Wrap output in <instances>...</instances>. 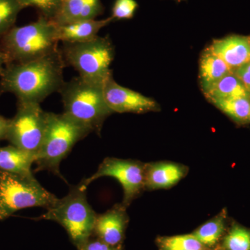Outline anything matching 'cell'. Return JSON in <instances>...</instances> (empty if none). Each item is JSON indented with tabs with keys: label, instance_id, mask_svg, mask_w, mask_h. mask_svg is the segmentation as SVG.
Wrapping results in <instances>:
<instances>
[{
	"label": "cell",
	"instance_id": "277c9868",
	"mask_svg": "<svg viewBox=\"0 0 250 250\" xmlns=\"http://www.w3.org/2000/svg\"><path fill=\"white\" fill-rule=\"evenodd\" d=\"M91 133L83 125L65 113L48 112L45 134L37 154L34 172L48 171L66 182L60 172V164L77 143Z\"/></svg>",
	"mask_w": 250,
	"mask_h": 250
},
{
	"label": "cell",
	"instance_id": "2e32d148",
	"mask_svg": "<svg viewBox=\"0 0 250 250\" xmlns=\"http://www.w3.org/2000/svg\"><path fill=\"white\" fill-rule=\"evenodd\" d=\"M36 161V156L11 145L0 147V170L31 175L34 174L31 167Z\"/></svg>",
	"mask_w": 250,
	"mask_h": 250
},
{
	"label": "cell",
	"instance_id": "9c48e42d",
	"mask_svg": "<svg viewBox=\"0 0 250 250\" xmlns=\"http://www.w3.org/2000/svg\"><path fill=\"white\" fill-rule=\"evenodd\" d=\"M103 177H113L121 184L124 192L122 205L127 208L146 189V164L131 159L106 158L98 170L82 182L88 187L94 181Z\"/></svg>",
	"mask_w": 250,
	"mask_h": 250
},
{
	"label": "cell",
	"instance_id": "7a4b0ae2",
	"mask_svg": "<svg viewBox=\"0 0 250 250\" xmlns=\"http://www.w3.org/2000/svg\"><path fill=\"white\" fill-rule=\"evenodd\" d=\"M57 33V25L41 15L35 22L13 27L0 39V50L8 64L32 62L58 50Z\"/></svg>",
	"mask_w": 250,
	"mask_h": 250
},
{
	"label": "cell",
	"instance_id": "603a6c76",
	"mask_svg": "<svg viewBox=\"0 0 250 250\" xmlns=\"http://www.w3.org/2000/svg\"><path fill=\"white\" fill-rule=\"evenodd\" d=\"M24 9L18 0H0V39L15 27L18 14Z\"/></svg>",
	"mask_w": 250,
	"mask_h": 250
},
{
	"label": "cell",
	"instance_id": "6da1fadb",
	"mask_svg": "<svg viewBox=\"0 0 250 250\" xmlns=\"http://www.w3.org/2000/svg\"><path fill=\"white\" fill-rule=\"evenodd\" d=\"M65 66L61 49L32 62L7 64L0 77V95L12 93L18 103L41 104L62 88Z\"/></svg>",
	"mask_w": 250,
	"mask_h": 250
},
{
	"label": "cell",
	"instance_id": "ba28073f",
	"mask_svg": "<svg viewBox=\"0 0 250 250\" xmlns=\"http://www.w3.org/2000/svg\"><path fill=\"white\" fill-rule=\"evenodd\" d=\"M47 113L40 104L18 103L17 111L10 119L6 136L10 145L37 158L45 134Z\"/></svg>",
	"mask_w": 250,
	"mask_h": 250
},
{
	"label": "cell",
	"instance_id": "ffe728a7",
	"mask_svg": "<svg viewBox=\"0 0 250 250\" xmlns=\"http://www.w3.org/2000/svg\"><path fill=\"white\" fill-rule=\"evenodd\" d=\"M211 103L238 125L250 123V98L215 100Z\"/></svg>",
	"mask_w": 250,
	"mask_h": 250
},
{
	"label": "cell",
	"instance_id": "5bb4252c",
	"mask_svg": "<svg viewBox=\"0 0 250 250\" xmlns=\"http://www.w3.org/2000/svg\"><path fill=\"white\" fill-rule=\"evenodd\" d=\"M185 166L172 162L146 164V188L166 189L173 187L187 174Z\"/></svg>",
	"mask_w": 250,
	"mask_h": 250
},
{
	"label": "cell",
	"instance_id": "30bf717a",
	"mask_svg": "<svg viewBox=\"0 0 250 250\" xmlns=\"http://www.w3.org/2000/svg\"><path fill=\"white\" fill-rule=\"evenodd\" d=\"M103 91L106 104L113 113H145L160 109L153 99L122 86L113 76L105 82Z\"/></svg>",
	"mask_w": 250,
	"mask_h": 250
},
{
	"label": "cell",
	"instance_id": "4dcf8cb0",
	"mask_svg": "<svg viewBox=\"0 0 250 250\" xmlns=\"http://www.w3.org/2000/svg\"><path fill=\"white\" fill-rule=\"evenodd\" d=\"M62 1H66V0H62Z\"/></svg>",
	"mask_w": 250,
	"mask_h": 250
},
{
	"label": "cell",
	"instance_id": "cb8c5ba5",
	"mask_svg": "<svg viewBox=\"0 0 250 250\" xmlns=\"http://www.w3.org/2000/svg\"><path fill=\"white\" fill-rule=\"evenodd\" d=\"M23 7L32 6L41 12V16L52 20L58 12L62 4V0H18Z\"/></svg>",
	"mask_w": 250,
	"mask_h": 250
},
{
	"label": "cell",
	"instance_id": "4fadbf2b",
	"mask_svg": "<svg viewBox=\"0 0 250 250\" xmlns=\"http://www.w3.org/2000/svg\"><path fill=\"white\" fill-rule=\"evenodd\" d=\"M104 9L101 0H66L62 1L58 12L51 21L60 26L93 20L103 14Z\"/></svg>",
	"mask_w": 250,
	"mask_h": 250
},
{
	"label": "cell",
	"instance_id": "52a82bcc",
	"mask_svg": "<svg viewBox=\"0 0 250 250\" xmlns=\"http://www.w3.org/2000/svg\"><path fill=\"white\" fill-rule=\"evenodd\" d=\"M59 198L36 180L34 174L11 173L0 170V220L29 207L49 208Z\"/></svg>",
	"mask_w": 250,
	"mask_h": 250
},
{
	"label": "cell",
	"instance_id": "484cf974",
	"mask_svg": "<svg viewBox=\"0 0 250 250\" xmlns=\"http://www.w3.org/2000/svg\"><path fill=\"white\" fill-rule=\"evenodd\" d=\"M77 250H124L123 246L113 247L92 236L86 243Z\"/></svg>",
	"mask_w": 250,
	"mask_h": 250
},
{
	"label": "cell",
	"instance_id": "8fae6325",
	"mask_svg": "<svg viewBox=\"0 0 250 250\" xmlns=\"http://www.w3.org/2000/svg\"><path fill=\"white\" fill-rule=\"evenodd\" d=\"M126 209V207L121 204L115 205L103 214H98L93 236L111 246H123L129 223Z\"/></svg>",
	"mask_w": 250,
	"mask_h": 250
},
{
	"label": "cell",
	"instance_id": "ac0fdd59",
	"mask_svg": "<svg viewBox=\"0 0 250 250\" xmlns=\"http://www.w3.org/2000/svg\"><path fill=\"white\" fill-rule=\"evenodd\" d=\"M211 102L238 98H250V93L233 72L224 77L203 92Z\"/></svg>",
	"mask_w": 250,
	"mask_h": 250
},
{
	"label": "cell",
	"instance_id": "8992f818",
	"mask_svg": "<svg viewBox=\"0 0 250 250\" xmlns=\"http://www.w3.org/2000/svg\"><path fill=\"white\" fill-rule=\"evenodd\" d=\"M61 52L65 65L73 67L84 80L104 85L112 76L110 66L114 47L107 37L98 36L86 42L63 43Z\"/></svg>",
	"mask_w": 250,
	"mask_h": 250
},
{
	"label": "cell",
	"instance_id": "e0dca14e",
	"mask_svg": "<svg viewBox=\"0 0 250 250\" xmlns=\"http://www.w3.org/2000/svg\"><path fill=\"white\" fill-rule=\"evenodd\" d=\"M231 69L220 57L212 53L208 48L202 54L200 60V85L202 92L224 77L232 73Z\"/></svg>",
	"mask_w": 250,
	"mask_h": 250
},
{
	"label": "cell",
	"instance_id": "5b68a950",
	"mask_svg": "<svg viewBox=\"0 0 250 250\" xmlns=\"http://www.w3.org/2000/svg\"><path fill=\"white\" fill-rule=\"evenodd\" d=\"M86 189L82 182L72 186L67 195L58 199L45 214L36 219L52 220L62 225L77 249L93 236L98 215L87 200Z\"/></svg>",
	"mask_w": 250,
	"mask_h": 250
},
{
	"label": "cell",
	"instance_id": "d4e9b609",
	"mask_svg": "<svg viewBox=\"0 0 250 250\" xmlns=\"http://www.w3.org/2000/svg\"><path fill=\"white\" fill-rule=\"evenodd\" d=\"M139 4L136 0H116L112 8V16L114 21L129 20L134 18Z\"/></svg>",
	"mask_w": 250,
	"mask_h": 250
},
{
	"label": "cell",
	"instance_id": "3957f363",
	"mask_svg": "<svg viewBox=\"0 0 250 250\" xmlns=\"http://www.w3.org/2000/svg\"><path fill=\"white\" fill-rule=\"evenodd\" d=\"M104 85L79 76L65 82L59 92L63 113L98 135L106 118L113 113L105 101Z\"/></svg>",
	"mask_w": 250,
	"mask_h": 250
},
{
	"label": "cell",
	"instance_id": "44dd1931",
	"mask_svg": "<svg viewBox=\"0 0 250 250\" xmlns=\"http://www.w3.org/2000/svg\"><path fill=\"white\" fill-rule=\"evenodd\" d=\"M156 243L159 250H212L203 246L192 233L158 237Z\"/></svg>",
	"mask_w": 250,
	"mask_h": 250
},
{
	"label": "cell",
	"instance_id": "4316f807",
	"mask_svg": "<svg viewBox=\"0 0 250 250\" xmlns=\"http://www.w3.org/2000/svg\"><path fill=\"white\" fill-rule=\"evenodd\" d=\"M233 72L241 80L250 93V62L233 70Z\"/></svg>",
	"mask_w": 250,
	"mask_h": 250
},
{
	"label": "cell",
	"instance_id": "9a60e30c",
	"mask_svg": "<svg viewBox=\"0 0 250 250\" xmlns=\"http://www.w3.org/2000/svg\"><path fill=\"white\" fill-rule=\"evenodd\" d=\"M114 21L108 17L103 20H88L57 26V39L63 43L86 42L98 36L103 28Z\"/></svg>",
	"mask_w": 250,
	"mask_h": 250
},
{
	"label": "cell",
	"instance_id": "7c38bea8",
	"mask_svg": "<svg viewBox=\"0 0 250 250\" xmlns=\"http://www.w3.org/2000/svg\"><path fill=\"white\" fill-rule=\"evenodd\" d=\"M208 49L226 62L232 71L250 62V36H228L213 41Z\"/></svg>",
	"mask_w": 250,
	"mask_h": 250
},
{
	"label": "cell",
	"instance_id": "f1b7e54d",
	"mask_svg": "<svg viewBox=\"0 0 250 250\" xmlns=\"http://www.w3.org/2000/svg\"><path fill=\"white\" fill-rule=\"evenodd\" d=\"M8 64V59L2 51L0 50V77Z\"/></svg>",
	"mask_w": 250,
	"mask_h": 250
},
{
	"label": "cell",
	"instance_id": "7402d4cb",
	"mask_svg": "<svg viewBox=\"0 0 250 250\" xmlns=\"http://www.w3.org/2000/svg\"><path fill=\"white\" fill-rule=\"evenodd\" d=\"M222 250H250V229L233 224L222 241Z\"/></svg>",
	"mask_w": 250,
	"mask_h": 250
},
{
	"label": "cell",
	"instance_id": "83f0119b",
	"mask_svg": "<svg viewBox=\"0 0 250 250\" xmlns=\"http://www.w3.org/2000/svg\"><path fill=\"white\" fill-rule=\"evenodd\" d=\"M10 119L4 118L0 115V141L6 140Z\"/></svg>",
	"mask_w": 250,
	"mask_h": 250
},
{
	"label": "cell",
	"instance_id": "f546056e",
	"mask_svg": "<svg viewBox=\"0 0 250 250\" xmlns=\"http://www.w3.org/2000/svg\"><path fill=\"white\" fill-rule=\"evenodd\" d=\"M174 1H177V2H180V1H185V0H174Z\"/></svg>",
	"mask_w": 250,
	"mask_h": 250
},
{
	"label": "cell",
	"instance_id": "d6986e66",
	"mask_svg": "<svg viewBox=\"0 0 250 250\" xmlns=\"http://www.w3.org/2000/svg\"><path fill=\"white\" fill-rule=\"evenodd\" d=\"M225 229V215L222 213L203 224L195 229L192 234L206 248L213 250L223 238Z\"/></svg>",
	"mask_w": 250,
	"mask_h": 250
}]
</instances>
